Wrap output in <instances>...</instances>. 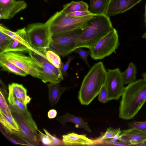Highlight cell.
<instances>
[{"instance_id":"obj_1","label":"cell","mask_w":146,"mask_h":146,"mask_svg":"<svg viewBox=\"0 0 146 146\" xmlns=\"http://www.w3.org/2000/svg\"><path fill=\"white\" fill-rule=\"evenodd\" d=\"M121 96L119 116L124 120L131 119L146 102V83L141 79L128 84Z\"/></svg>"},{"instance_id":"obj_2","label":"cell","mask_w":146,"mask_h":146,"mask_svg":"<svg viewBox=\"0 0 146 146\" xmlns=\"http://www.w3.org/2000/svg\"><path fill=\"white\" fill-rule=\"evenodd\" d=\"M113 28L110 17L105 14H94L81 30L76 48L90 49Z\"/></svg>"},{"instance_id":"obj_3","label":"cell","mask_w":146,"mask_h":146,"mask_svg":"<svg viewBox=\"0 0 146 146\" xmlns=\"http://www.w3.org/2000/svg\"><path fill=\"white\" fill-rule=\"evenodd\" d=\"M107 71L102 62L94 64L84 77L78 92L82 105H88L99 94L105 83Z\"/></svg>"},{"instance_id":"obj_4","label":"cell","mask_w":146,"mask_h":146,"mask_svg":"<svg viewBox=\"0 0 146 146\" xmlns=\"http://www.w3.org/2000/svg\"><path fill=\"white\" fill-rule=\"evenodd\" d=\"M94 15L73 17L61 10L56 13L45 23L52 36L68 35L81 29Z\"/></svg>"},{"instance_id":"obj_5","label":"cell","mask_w":146,"mask_h":146,"mask_svg":"<svg viewBox=\"0 0 146 146\" xmlns=\"http://www.w3.org/2000/svg\"><path fill=\"white\" fill-rule=\"evenodd\" d=\"M11 113L20 130L14 134L23 140L27 145H39L40 140L38 130L30 112L27 110L22 113Z\"/></svg>"},{"instance_id":"obj_6","label":"cell","mask_w":146,"mask_h":146,"mask_svg":"<svg viewBox=\"0 0 146 146\" xmlns=\"http://www.w3.org/2000/svg\"><path fill=\"white\" fill-rule=\"evenodd\" d=\"M26 30L31 46L36 50L46 55L47 50L49 48L52 37L46 23L29 24Z\"/></svg>"},{"instance_id":"obj_7","label":"cell","mask_w":146,"mask_h":146,"mask_svg":"<svg viewBox=\"0 0 146 146\" xmlns=\"http://www.w3.org/2000/svg\"><path fill=\"white\" fill-rule=\"evenodd\" d=\"M119 44L117 31L113 28L90 50V55L95 60L103 59L115 52Z\"/></svg>"},{"instance_id":"obj_8","label":"cell","mask_w":146,"mask_h":146,"mask_svg":"<svg viewBox=\"0 0 146 146\" xmlns=\"http://www.w3.org/2000/svg\"><path fill=\"white\" fill-rule=\"evenodd\" d=\"M80 30L65 35H52L49 49L64 57L76 48Z\"/></svg>"},{"instance_id":"obj_9","label":"cell","mask_w":146,"mask_h":146,"mask_svg":"<svg viewBox=\"0 0 146 146\" xmlns=\"http://www.w3.org/2000/svg\"><path fill=\"white\" fill-rule=\"evenodd\" d=\"M0 57L10 61L33 77L38 78L40 68L43 66L39 63L22 52H10L0 54Z\"/></svg>"},{"instance_id":"obj_10","label":"cell","mask_w":146,"mask_h":146,"mask_svg":"<svg viewBox=\"0 0 146 146\" xmlns=\"http://www.w3.org/2000/svg\"><path fill=\"white\" fill-rule=\"evenodd\" d=\"M105 85L109 100H117L121 96L125 88L121 72L119 68L108 69Z\"/></svg>"},{"instance_id":"obj_11","label":"cell","mask_w":146,"mask_h":146,"mask_svg":"<svg viewBox=\"0 0 146 146\" xmlns=\"http://www.w3.org/2000/svg\"><path fill=\"white\" fill-rule=\"evenodd\" d=\"M27 6V3L23 0H0V19H11Z\"/></svg>"},{"instance_id":"obj_12","label":"cell","mask_w":146,"mask_h":146,"mask_svg":"<svg viewBox=\"0 0 146 146\" xmlns=\"http://www.w3.org/2000/svg\"><path fill=\"white\" fill-rule=\"evenodd\" d=\"M118 140L131 146L137 145L146 142V131L130 128L123 130L119 135Z\"/></svg>"},{"instance_id":"obj_13","label":"cell","mask_w":146,"mask_h":146,"mask_svg":"<svg viewBox=\"0 0 146 146\" xmlns=\"http://www.w3.org/2000/svg\"><path fill=\"white\" fill-rule=\"evenodd\" d=\"M142 0H110L105 14L113 16L131 9Z\"/></svg>"},{"instance_id":"obj_14","label":"cell","mask_w":146,"mask_h":146,"mask_svg":"<svg viewBox=\"0 0 146 146\" xmlns=\"http://www.w3.org/2000/svg\"><path fill=\"white\" fill-rule=\"evenodd\" d=\"M0 31L7 35L12 39L19 41L28 47L30 50L47 59L45 54L36 50L31 46L28 38L26 27L18 29L16 32H13L1 24Z\"/></svg>"},{"instance_id":"obj_15","label":"cell","mask_w":146,"mask_h":146,"mask_svg":"<svg viewBox=\"0 0 146 146\" xmlns=\"http://www.w3.org/2000/svg\"><path fill=\"white\" fill-rule=\"evenodd\" d=\"M62 137L63 145H91L95 143L94 140L84 134L72 132L63 135Z\"/></svg>"},{"instance_id":"obj_16","label":"cell","mask_w":146,"mask_h":146,"mask_svg":"<svg viewBox=\"0 0 146 146\" xmlns=\"http://www.w3.org/2000/svg\"><path fill=\"white\" fill-rule=\"evenodd\" d=\"M0 122L9 133L13 134L20 131L18 125L11 112L5 109L0 108Z\"/></svg>"},{"instance_id":"obj_17","label":"cell","mask_w":146,"mask_h":146,"mask_svg":"<svg viewBox=\"0 0 146 146\" xmlns=\"http://www.w3.org/2000/svg\"><path fill=\"white\" fill-rule=\"evenodd\" d=\"M56 119L63 125L67 122H71L75 124L77 127L84 129L89 133L92 132L87 123L80 117L67 113L64 115L57 117Z\"/></svg>"},{"instance_id":"obj_18","label":"cell","mask_w":146,"mask_h":146,"mask_svg":"<svg viewBox=\"0 0 146 146\" xmlns=\"http://www.w3.org/2000/svg\"><path fill=\"white\" fill-rule=\"evenodd\" d=\"M47 86L49 103L50 106H52L57 103L62 94L68 88L61 87L59 83H50Z\"/></svg>"},{"instance_id":"obj_19","label":"cell","mask_w":146,"mask_h":146,"mask_svg":"<svg viewBox=\"0 0 146 146\" xmlns=\"http://www.w3.org/2000/svg\"><path fill=\"white\" fill-rule=\"evenodd\" d=\"M28 53L29 56L34 60L52 71L62 80H63L64 77L61 72V68H56L47 60L31 50H30Z\"/></svg>"},{"instance_id":"obj_20","label":"cell","mask_w":146,"mask_h":146,"mask_svg":"<svg viewBox=\"0 0 146 146\" xmlns=\"http://www.w3.org/2000/svg\"><path fill=\"white\" fill-rule=\"evenodd\" d=\"M9 94L8 101L9 106L11 112L22 113L28 110L27 105L24 102L18 99L9 89Z\"/></svg>"},{"instance_id":"obj_21","label":"cell","mask_w":146,"mask_h":146,"mask_svg":"<svg viewBox=\"0 0 146 146\" xmlns=\"http://www.w3.org/2000/svg\"><path fill=\"white\" fill-rule=\"evenodd\" d=\"M1 70L7 71L16 75L25 77L28 74L6 59L0 57Z\"/></svg>"},{"instance_id":"obj_22","label":"cell","mask_w":146,"mask_h":146,"mask_svg":"<svg viewBox=\"0 0 146 146\" xmlns=\"http://www.w3.org/2000/svg\"><path fill=\"white\" fill-rule=\"evenodd\" d=\"M38 78L44 83H57L62 81L53 72L44 66L40 68Z\"/></svg>"},{"instance_id":"obj_23","label":"cell","mask_w":146,"mask_h":146,"mask_svg":"<svg viewBox=\"0 0 146 146\" xmlns=\"http://www.w3.org/2000/svg\"><path fill=\"white\" fill-rule=\"evenodd\" d=\"M88 5L83 1H72L64 5L62 11L66 14L78 11H88Z\"/></svg>"},{"instance_id":"obj_24","label":"cell","mask_w":146,"mask_h":146,"mask_svg":"<svg viewBox=\"0 0 146 146\" xmlns=\"http://www.w3.org/2000/svg\"><path fill=\"white\" fill-rule=\"evenodd\" d=\"M110 0H90V11L94 14H105Z\"/></svg>"},{"instance_id":"obj_25","label":"cell","mask_w":146,"mask_h":146,"mask_svg":"<svg viewBox=\"0 0 146 146\" xmlns=\"http://www.w3.org/2000/svg\"><path fill=\"white\" fill-rule=\"evenodd\" d=\"M30 50L19 41L12 39L0 54L10 52H28Z\"/></svg>"},{"instance_id":"obj_26","label":"cell","mask_w":146,"mask_h":146,"mask_svg":"<svg viewBox=\"0 0 146 146\" xmlns=\"http://www.w3.org/2000/svg\"><path fill=\"white\" fill-rule=\"evenodd\" d=\"M136 73L135 65L133 62H130L127 69L121 72L124 84H128L136 80Z\"/></svg>"},{"instance_id":"obj_27","label":"cell","mask_w":146,"mask_h":146,"mask_svg":"<svg viewBox=\"0 0 146 146\" xmlns=\"http://www.w3.org/2000/svg\"><path fill=\"white\" fill-rule=\"evenodd\" d=\"M8 89L10 90L13 94L19 99L25 102L27 90L22 84L12 83L8 85Z\"/></svg>"},{"instance_id":"obj_28","label":"cell","mask_w":146,"mask_h":146,"mask_svg":"<svg viewBox=\"0 0 146 146\" xmlns=\"http://www.w3.org/2000/svg\"><path fill=\"white\" fill-rule=\"evenodd\" d=\"M46 55L48 61L56 68H61L63 63L58 54L48 49L47 50Z\"/></svg>"},{"instance_id":"obj_29","label":"cell","mask_w":146,"mask_h":146,"mask_svg":"<svg viewBox=\"0 0 146 146\" xmlns=\"http://www.w3.org/2000/svg\"><path fill=\"white\" fill-rule=\"evenodd\" d=\"M121 131L120 128L114 129L110 127L107 129L104 135L102 137L101 139H112L111 141H116L117 140H118Z\"/></svg>"},{"instance_id":"obj_30","label":"cell","mask_w":146,"mask_h":146,"mask_svg":"<svg viewBox=\"0 0 146 146\" xmlns=\"http://www.w3.org/2000/svg\"><path fill=\"white\" fill-rule=\"evenodd\" d=\"M127 125L129 128L146 131V121H134L128 123Z\"/></svg>"},{"instance_id":"obj_31","label":"cell","mask_w":146,"mask_h":146,"mask_svg":"<svg viewBox=\"0 0 146 146\" xmlns=\"http://www.w3.org/2000/svg\"><path fill=\"white\" fill-rule=\"evenodd\" d=\"M12 40L9 36L0 31V52L4 49Z\"/></svg>"},{"instance_id":"obj_32","label":"cell","mask_w":146,"mask_h":146,"mask_svg":"<svg viewBox=\"0 0 146 146\" xmlns=\"http://www.w3.org/2000/svg\"><path fill=\"white\" fill-rule=\"evenodd\" d=\"M74 52L78 54L87 65L88 67H90L87 58L88 56L90 55V50H86L82 49V48H78L76 49Z\"/></svg>"},{"instance_id":"obj_33","label":"cell","mask_w":146,"mask_h":146,"mask_svg":"<svg viewBox=\"0 0 146 146\" xmlns=\"http://www.w3.org/2000/svg\"><path fill=\"white\" fill-rule=\"evenodd\" d=\"M98 100L103 103H106L109 101L107 90L105 84L102 87L99 93Z\"/></svg>"},{"instance_id":"obj_34","label":"cell","mask_w":146,"mask_h":146,"mask_svg":"<svg viewBox=\"0 0 146 146\" xmlns=\"http://www.w3.org/2000/svg\"><path fill=\"white\" fill-rule=\"evenodd\" d=\"M40 141L44 145L54 146L53 142L50 138L46 135L42 133L38 130Z\"/></svg>"},{"instance_id":"obj_35","label":"cell","mask_w":146,"mask_h":146,"mask_svg":"<svg viewBox=\"0 0 146 146\" xmlns=\"http://www.w3.org/2000/svg\"><path fill=\"white\" fill-rule=\"evenodd\" d=\"M74 58L73 56H69L66 63L64 64L62 63L61 68V70L62 76L63 77L67 76V71L71 61Z\"/></svg>"},{"instance_id":"obj_36","label":"cell","mask_w":146,"mask_h":146,"mask_svg":"<svg viewBox=\"0 0 146 146\" xmlns=\"http://www.w3.org/2000/svg\"><path fill=\"white\" fill-rule=\"evenodd\" d=\"M93 14L90 11H78L66 14L68 16L73 17H81Z\"/></svg>"},{"instance_id":"obj_37","label":"cell","mask_w":146,"mask_h":146,"mask_svg":"<svg viewBox=\"0 0 146 146\" xmlns=\"http://www.w3.org/2000/svg\"><path fill=\"white\" fill-rule=\"evenodd\" d=\"M44 131L46 134L52 140L54 146L60 145H63L62 140H61L55 136L54 135H52L50 134L46 129H44Z\"/></svg>"},{"instance_id":"obj_38","label":"cell","mask_w":146,"mask_h":146,"mask_svg":"<svg viewBox=\"0 0 146 146\" xmlns=\"http://www.w3.org/2000/svg\"><path fill=\"white\" fill-rule=\"evenodd\" d=\"M0 108L5 109L11 112L9 106L7 105L6 100L1 90H0Z\"/></svg>"},{"instance_id":"obj_39","label":"cell","mask_w":146,"mask_h":146,"mask_svg":"<svg viewBox=\"0 0 146 146\" xmlns=\"http://www.w3.org/2000/svg\"><path fill=\"white\" fill-rule=\"evenodd\" d=\"M57 111L54 109L50 110L48 113V116L50 119L54 118L57 115Z\"/></svg>"},{"instance_id":"obj_40","label":"cell","mask_w":146,"mask_h":146,"mask_svg":"<svg viewBox=\"0 0 146 146\" xmlns=\"http://www.w3.org/2000/svg\"><path fill=\"white\" fill-rule=\"evenodd\" d=\"M31 99L30 97L29 96H27L25 100V103L27 104L30 103Z\"/></svg>"},{"instance_id":"obj_41","label":"cell","mask_w":146,"mask_h":146,"mask_svg":"<svg viewBox=\"0 0 146 146\" xmlns=\"http://www.w3.org/2000/svg\"><path fill=\"white\" fill-rule=\"evenodd\" d=\"M143 77V79L145 82L146 83V72H143L142 74Z\"/></svg>"},{"instance_id":"obj_42","label":"cell","mask_w":146,"mask_h":146,"mask_svg":"<svg viewBox=\"0 0 146 146\" xmlns=\"http://www.w3.org/2000/svg\"><path fill=\"white\" fill-rule=\"evenodd\" d=\"M145 20L144 21L145 23V26L146 27V2L145 6Z\"/></svg>"},{"instance_id":"obj_43","label":"cell","mask_w":146,"mask_h":146,"mask_svg":"<svg viewBox=\"0 0 146 146\" xmlns=\"http://www.w3.org/2000/svg\"><path fill=\"white\" fill-rule=\"evenodd\" d=\"M137 146H146V142H144L139 144H138Z\"/></svg>"},{"instance_id":"obj_44","label":"cell","mask_w":146,"mask_h":146,"mask_svg":"<svg viewBox=\"0 0 146 146\" xmlns=\"http://www.w3.org/2000/svg\"><path fill=\"white\" fill-rule=\"evenodd\" d=\"M142 37L144 38H146V31L144 33V34L142 36Z\"/></svg>"}]
</instances>
